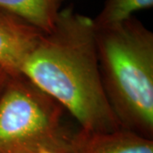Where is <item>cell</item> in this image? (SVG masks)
<instances>
[{"instance_id":"cell-6","label":"cell","mask_w":153,"mask_h":153,"mask_svg":"<svg viewBox=\"0 0 153 153\" xmlns=\"http://www.w3.org/2000/svg\"><path fill=\"white\" fill-rule=\"evenodd\" d=\"M63 0H0V9L21 17L45 33L55 27Z\"/></svg>"},{"instance_id":"cell-4","label":"cell","mask_w":153,"mask_h":153,"mask_svg":"<svg viewBox=\"0 0 153 153\" xmlns=\"http://www.w3.org/2000/svg\"><path fill=\"white\" fill-rule=\"evenodd\" d=\"M44 33L21 17L0 9V67L9 76L20 74L23 62Z\"/></svg>"},{"instance_id":"cell-5","label":"cell","mask_w":153,"mask_h":153,"mask_svg":"<svg viewBox=\"0 0 153 153\" xmlns=\"http://www.w3.org/2000/svg\"><path fill=\"white\" fill-rule=\"evenodd\" d=\"M69 153H153V140L123 128L109 132L81 128L71 134Z\"/></svg>"},{"instance_id":"cell-1","label":"cell","mask_w":153,"mask_h":153,"mask_svg":"<svg viewBox=\"0 0 153 153\" xmlns=\"http://www.w3.org/2000/svg\"><path fill=\"white\" fill-rule=\"evenodd\" d=\"M21 73L69 111L82 129L122 128L101 81L94 21L73 8L60 11L53 30L39 39Z\"/></svg>"},{"instance_id":"cell-3","label":"cell","mask_w":153,"mask_h":153,"mask_svg":"<svg viewBox=\"0 0 153 153\" xmlns=\"http://www.w3.org/2000/svg\"><path fill=\"white\" fill-rule=\"evenodd\" d=\"M63 110L22 73L8 76L0 94V153H69Z\"/></svg>"},{"instance_id":"cell-9","label":"cell","mask_w":153,"mask_h":153,"mask_svg":"<svg viewBox=\"0 0 153 153\" xmlns=\"http://www.w3.org/2000/svg\"><path fill=\"white\" fill-rule=\"evenodd\" d=\"M38 153H60V152H55V151H52V150H48V149H43V150L39 151Z\"/></svg>"},{"instance_id":"cell-2","label":"cell","mask_w":153,"mask_h":153,"mask_svg":"<svg viewBox=\"0 0 153 153\" xmlns=\"http://www.w3.org/2000/svg\"><path fill=\"white\" fill-rule=\"evenodd\" d=\"M105 93L122 128L153 140V33L133 16L95 28Z\"/></svg>"},{"instance_id":"cell-7","label":"cell","mask_w":153,"mask_h":153,"mask_svg":"<svg viewBox=\"0 0 153 153\" xmlns=\"http://www.w3.org/2000/svg\"><path fill=\"white\" fill-rule=\"evenodd\" d=\"M153 0H106L103 9L93 20L96 29L124 21L135 11L152 8Z\"/></svg>"},{"instance_id":"cell-8","label":"cell","mask_w":153,"mask_h":153,"mask_svg":"<svg viewBox=\"0 0 153 153\" xmlns=\"http://www.w3.org/2000/svg\"><path fill=\"white\" fill-rule=\"evenodd\" d=\"M8 76H9V75L0 67V94H1L3 88L5 85L6 81L8 79Z\"/></svg>"}]
</instances>
